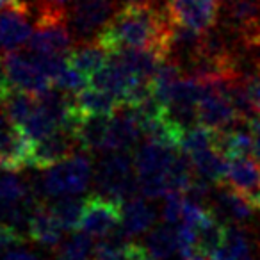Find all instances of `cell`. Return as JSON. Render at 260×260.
<instances>
[{
	"label": "cell",
	"mask_w": 260,
	"mask_h": 260,
	"mask_svg": "<svg viewBox=\"0 0 260 260\" xmlns=\"http://www.w3.org/2000/svg\"><path fill=\"white\" fill-rule=\"evenodd\" d=\"M214 148L228 160L253 155V134L248 121H239L226 130H217Z\"/></svg>",
	"instance_id": "e0dca14e"
},
{
	"label": "cell",
	"mask_w": 260,
	"mask_h": 260,
	"mask_svg": "<svg viewBox=\"0 0 260 260\" xmlns=\"http://www.w3.org/2000/svg\"><path fill=\"white\" fill-rule=\"evenodd\" d=\"M30 15L32 9L0 11V55L16 52L29 43L34 32Z\"/></svg>",
	"instance_id": "5bb4252c"
},
{
	"label": "cell",
	"mask_w": 260,
	"mask_h": 260,
	"mask_svg": "<svg viewBox=\"0 0 260 260\" xmlns=\"http://www.w3.org/2000/svg\"><path fill=\"white\" fill-rule=\"evenodd\" d=\"M94 251L91 235L86 232H75L70 239L62 241L55 248L57 260H89L91 253Z\"/></svg>",
	"instance_id": "484cf974"
},
{
	"label": "cell",
	"mask_w": 260,
	"mask_h": 260,
	"mask_svg": "<svg viewBox=\"0 0 260 260\" xmlns=\"http://www.w3.org/2000/svg\"><path fill=\"white\" fill-rule=\"evenodd\" d=\"M192 160V166L198 177L205 178L207 182L214 185H221L226 182V173H228V159L223 153L217 152L214 146L189 155Z\"/></svg>",
	"instance_id": "ffe728a7"
},
{
	"label": "cell",
	"mask_w": 260,
	"mask_h": 260,
	"mask_svg": "<svg viewBox=\"0 0 260 260\" xmlns=\"http://www.w3.org/2000/svg\"><path fill=\"white\" fill-rule=\"evenodd\" d=\"M4 9H32L30 0H0V11Z\"/></svg>",
	"instance_id": "d590c367"
},
{
	"label": "cell",
	"mask_w": 260,
	"mask_h": 260,
	"mask_svg": "<svg viewBox=\"0 0 260 260\" xmlns=\"http://www.w3.org/2000/svg\"><path fill=\"white\" fill-rule=\"evenodd\" d=\"M178 152L180 150L170 148L148 138L138 146L134 153L136 173H138L139 192L145 198H166L170 192V168Z\"/></svg>",
	"instance_id": "3957f363"
},
{
	"label": "cell",
	"mask_w": 260,
	"mask_h": 260,
	"mask_svg": "<svg viewBox=\"0 0 260 260\" xmlns=\"http://www.w3.org/2000/svg\"><path fill=\"white\" fill-rule=\"evenodd\" d=\"M4 260H40L34 253L30 251H25V249H11L4 255Z\"/></svg>",
	"instance_id": "8d00e7d4"
},
{
	"label": "cell",
	"mask_w": 260,
	"mask_h": 260,
	"mask_svg": "<svg viewBox=\"0 0 260 260\" xmlns=\"http://www.w3.org/2000/svg\"><path fill=\"white\" fill-rule=\"evenodd\" d=\"M27 232H29V239L36 242V244L55 249L62 242V232H64V228L55 219L50 207H47L41 202L38 205V209L34 210L32 217H30Z\"/></svg>",
	"instance_id": "2e32d148"
},
{
	"label": "cell",
	"mask_w": 260,
	"mask_h": 260,
	"mask_svg": "<svg viewBox=\"0 0 260 260\" xmlns=\"http://www.w3.org/2000/svg\"><path fill=\"white\" fill-rule=\"evenodd\" d=\"M109 59H111V52L96 40L75 43V47L68 54L70 64L86 73L87 77H93L96 72H100Z\"/></svg>",
	"instance_id": "d6986e66"
},
{
	"label": "cell",
	"mask_w": 260,
	"mask_h": 260,
	"mask_svg": "<svg viewBox=\"0 0 260 260\" xmlns=\"http://www.w3.org/2000/svg\"><path fill=\"white\" fill-rule=\"evenodd\" d=\"M123 217V203L100 192L84 198V214L80 230L91 237H105L119 228Z\"/></svg>",
	"instance_id": "9c48e42d"
},
{
	"label": "cell",
	"mask_w": 260,
	"mask_h": 260,
	"mask_svg": "<svg viewBox=\"0 0 260 260\" xmlns=\"http://www.w3.org/2000/svg\"><path fill=\"white\" fill-rule=\"evenodd\" d=\"M75 102L84 116H112L121 107V104L112 94L94 86H87L84 91L75 94Z\"/></svg>",
	"instance_id": "44dd1931"
},
{
	"label": "cell",
	"mask_w": 260,
	"mask_h": 260,
	"mask_svg": "<svg viewBox=\"0 0 260 260\" xmlns=\"http://www.w3.org/2000/svg\"><path fill=\"white\" fill-rule=\"evenodd\" d=\"M171 30L173 22L166 9L126 6L118 9L96 36V41L111 54L123 48H157L168 55Z\"/></svg>",
	"instance_id": "6da1fadb"
},
{
	"label": "cell",
	"mask_w": 260,
	"mask_h": 260,
	"mask_svg": "<svg viewBox=\"0 0 260 260\" xmlns=\"http://www.w3.org/2000/svg\"><path fill=\"white\" fill-rule=\"evenodd\" d=\"M224 230L226 224L217 219L216 214L210 210V214L196 226V249L207 258H214L224 241Z\"/></svg>",
	"instance_id": "603a6c76"
},
{
	"label": "cell",
	"mask_w": 260,
	"mask_h": 260,
	"mask_svg": "<svg viewBox=\"0 0 260 260\" xmlns=\"http://www.w3.org/2000/svg\"><path fill=\"white\" fill-rule=\"evenodd\" d=\"M25 241L27 237L18 228L0 219V255H6L11 249L20 248L22 244H25Z\"/></svg>",
	"instance_id": "f546056e"
},
{
	"label": "cell",
	"mask_w": 260,
	"mask_h": 260,
	"mask_svg": "<svg viewBox=\"0 0 260 260\" xmlns=\"http://www.w3.org/2000/svg\"><path fill=\"white\" fill-rule=\"evenodd\" d=\"M224 184L237 189L255 203L256 196L260 194V162H256L251 157L228 160V173Z\"/></svg>",
	"instance_id": "9a60e30c"
},
{
	"label": "cell",
	"mask_w": 260,
	"mask_h": 260,
	"mask_svg": "<svg viewBox=\"0 0 260 260\" xmlns=\"http://www.w3.org/2000/svg\"><path fill=\"white\" fill-rule=\"evenodd\" d=\"M141 80L146 79L136 77L119 61L118 55L111 54V59L107 61V64L91 77V86L98 87L102 91H107L109 94H112L123 105L126 102V98H128L130 91L134 89L136 84H139Z\"/></svg>",
	"instance_id": "4fadbf2b"
},
{
	"label": "cell",
	"mask_w": 260,
	"mask_h": 260,
	"mask_svg": "<svg viewBox=\"0 0 260 260\" xmlns=\"http://www.w3.org/2000/svg\"><path fill=\"white\" fill-rule=\"evenodd\" d=\"M150 260H153V258H150Z\"/></svg>",
	"instance_id": "ab89813d"
},
{
	"label": "cell",
	"mask_w": 260,
	"mask_h": 260,
	"mask_svg": "<svg viewBox=\"0 0 260 260\" xmlns=\"http://www.w3.org/2000/svg\"><path fill=\"white\" fill-rule=\"evenodd\" d=\"M157 212L148 202L136 196L123 203V217H121V232L126 237H134L143 232L150 230L155 224Z\"/></svg>",
	"instance_id": "ac0fdd59"
},
{
	"label": "cell",
	"mask_w": 260,
	"mask_h": 260,
	"mask_svg": "<svg viewBox=\"0 0 260 260\" xmlns=\"http://www.w3.org/2000/svg\"><path fill=\"white\" fill-rule=\"evenodd\" d=\"M248 126L253 134V159L260 162V116L249 119Z\"/></svg>",
	"instance_id": "836d02e7"
},
{
	"label": "cell",
	"mask_w": 260,
	"mask_h": 260,
	"mask_svg": "<svg viewBox=\"0 0 260 260\" xmlns=\"http://www.w3.org/2000/svg\"><path fill=\"white\" fill-rule=\"evenodd\" d=\"M209 260H210V258H209Z\"/></svg>",
	"instance_id": "b9f144b4"
},
{
	"label": "cell",
	"mask_w": 260,
	"mask_h": 260,
	"mask_svg": "<svg viewBox=\"0 0 260 260\" xmlns=\"http://www.w3.org/2000/svg\"><path fill=\"white\" fill-rule=\"evenodd\" d=\"M93 175V160L89 157V152L80 150L70 159L45 170L32 187V192L40 198L77 196L86 191Z\"/></svg>",
	"instance_id": "7a4b0ae2"
},
{
	"label": "cell",
	"mask_w": 260,
	"mask_h": 260,
	"mask_svg": "<svg viewBox=\"0 0 260 260\" xmlns=\"http://www.w3.org/2000/svg\"><path fill=\"white\" fill-rule=\"evenodd\" d=\"M150 258L152 256H150L146 246H139L136 242H126L121 255L118 256V260H150Z\"/></svg>",
	"instance_id": "d6a6232c"
},
{
	"label": "cell",
	"mask_w": 260,
	"mask_h": 260,
	"mask_svg": "<svg viewBox=\"0 0 260 260\" xmlns=\"http://www.w3.org/2000/svg\"><path fill=\"white\" fill-rule=\"evenodd\" d=\"M216 136H217V130H212L209 126H203L200 123H196V125L185 128L180 150L184 153H187V155H192V153L200 152V150L210 148V146L216 145Z\"/></svg>",
	"instance_id": "83f0119b"
},
{
	"label": "cell",
	"mask_w": 260,
	"mask_h": 260,
	"mask_svg": "<svg viewBox=\"0 0 260 260\" xmlns=\"http://www.w3.org/2000/svg\"><path fill=\"white\" fill-rule=\"evenodd\" d=\"M50 210L66 232L80 230L84 214V200L77 198V196H61L57 202L52 203Z\"/></svg>",
	"instance_id": "d4e9b609"
},
{
	"label": "cell",
	"mask_w": 260,
	"mask_h": 260,
	"mask_svg": "<svg viewBox=\"0 0 260 260\" xmlns=\"http://www.w3.org/2000/svg\"><path fill=\"white\" fill-rule=\"evenodd\" d=\"M166 11L175 25L207 34L219 22V0H166Z\"/></svg>",
	"instance_id": "ba28073f"
},
{
	"label": "cell",
	"mask_w": 260,
	"mask_h": 260,
	"mask_svg": "<svg viewBox=\"0 0 260 260\" xmlns=\"http://www.w3.org/2000/svg\"><path fill=\"white\" fill-rule=\"evenodd\" d=\"M216 187L217 189L210 198V210L216 214L217 219H221L224 224H244L253 219L258 209L248 196L228 184H221Z\"/></svg>",
	"instance_id": "7c38bea8"
},
{
	"label": "cell",
	"mask_w": 260,
	"mask_h": 260,
	"mask_svg": "<svg viewBox=\"0 0 260 260\" xmlns=\"http://www.w3.org/2000/svg\"><path fill=\"white\" fill-rule=\"evenodd\" d=\"M210 260H253V244L249 235L239 224H226L223 246Z\"/></svg>",
	"instance_id": "7402d4cb"
},
{
	"label": "cell",
	"mask_w": 260,
	"mask_h": 260,
	"mask_svg": "<svg viewBox=\"0 0 260 260\" xmlns=\"http://www.w3.org/2000/svg\"><path fill=\"white\" fill-rule=\"evenodd\" d=\"M75 40L68 25V8H50L38 4L34 32L27 43V52L38 55H68Z\"/></svg>",
	"instance_id": "5b68a950"
},
{
	"label": "cell",
	"mask_w": 260,
	"mask_h": 260,
	"mask_svg": "<svg viewBox=\"0 0 260 260\" xmlns=\"http://www.w3.org/2000/svg\"><path fill=\"white\" fill-rule=\"evenodd\" d=\"M246 86H248L256 116H260V70H253V72L246 73Z\"/></svg>",
	"instance_id": "1f68e13d"
},
{
	"label": "cell",
	"mask_w": 260,
	"mask_h": 260,
	"mask_svg": "<svg viewBox=\"0 0 260 260\" xmlns=\"http://www.w3.org/2000/svg\"><path fill=\"white\" fill-rule=\"evenodd\" d=\"M141 138H145V132H143L141 116L138 109L121 105L109 119V128L102 153L132 150L136 145H139Z\"/></svg>",
	"instance_id": "30bf717a"
},
{
	"label": "cell",
	"mask_w": 260,
	"mask_h": 260,
	"mask_svg": "<svg viewBox=\"0 0 260 260\" xmlns=\"http://www.w3.org/2000/svg\"><path fill=\"white\" fill-rule=\"evenodd\" d=\"M98 192L125 203L139 192L136 157L132 150L105 153L93 175Z\"/></svg>",
	"instance_id": "277c9868"
},
{
	"label": "cell",
	"mask_w": 260,
	"mask_h": 260,
	"mask_svg": "<svg viewBox=\"0 0 260 260\" xmlns=\"http://www.w3.org/2000/svg\"><path fill=\"white\" fill-rule=\"evenodd\" d=\"M0 66H2V73H4L6 80L15 89L40 96L41 93L52 87V80L41 72V68L34 61L30 52L22 54V52L16 50L2 55Z\"/></svg>",
	"instance_id": "52a82bcc"
},
{
	"label": "cell",
	"mask_w": 260,
	"mask_h": 260,
	"mask_svg": "<svg viewBox=\"0 0 260 260\" xmlns=\"http://www.w3.org/2000/svg\"><path fill=\"white\" fill-rule=\"evenodd\" d=\"M146 249L153 260H168L178 251V235L177 230L170 224H159L150 230L146 237Z\"/></svg>",
	"instance_id": "cb8c5ba5"
},
{
	"label": "cell",
	"mask_w": 260,
	"mask_h": 260,
	"mask_svg": "<svg viewBox=\"0 0 260 260\" xmlns=\"http://www.w3.org/2000/svg\"><path fill=\"white\" fill-rule=\"evenodd\" d=\"M77 152H80V143L75 132L68 128H59L57 132L34 145L29 166L38 171H45L55 164L62 162V160L70 159Z\"/></svg>",
	"instance_id": "8fae6325"
},
{
	"label": "cell",
	"mask_w": 260,
	"mask_h": 260,
	"mask_svg": "<svg viewBox=\"0 0 260 260\" xmlns=\"http://www.w3.org/2000/svg\"><path fill=\"white\" fill-rule=\"evenodd\" d=\"M73 2H77V0H40L38 4L50 6V8H68Z\"/></svg>",
	"instance_id": "74e56055"
},
{
	"label": "cell",
	"mask_w": 260,
	"mask_h": 260,
	"mask_svg": "<svg viewBox=\"0 0 260 260\" xmlns=\"http://www.w3.org/2000/svg\"><path fill=\"white\" fill-rule=\"evenodd\" d=\"M182 260H184V258H182Z\"/></svg>",
	"instance_id": "60d3db41"
},
{
	"label": "cell",
	"mask_w": 260,
	"mask_h": 260,
	"mask_svg": "<svg viewBox=\"0 0 260 260\" xmlns=\"http://www.w3.org/2000/svg\"><path fill=\"white\" fill-rule=\"evenodd\" d=\"M121 8L132 6V8H159L166 9V0H119Z\"/></svg>",
	"instance_id": "e575fe53"
},
{
	"label": "cell",
	"mask_w": 260,
	"mask_h": 260,
	"mask_svg": "<svg viewBox=\"0 0 260 260\" xmlns=\"http://www.w3.org/2000/svg\"><path fill=\"white\" fill-rule=\"evenodd\" d=\"M52 86L64 91V93L79 94L80 91H84L87 86H91V77H87L86 73H82L80 70L73 68L68 62V66L54 79Z\"/></svg>",
	"instance_id": "f1b7e54d"
},
{
	"label": "cell",
	"mask_w": 260,
	"mask_h": 260,
	"mask_svg": "<svg viewBox=\"0 0 260 260\" xmlns=\"http://www.w3.org/2000/svg\"><path fill=\"white\" fill-rule=\"evenodd\" d=\"M32 192L29 185L13 171L0 173V210L25 200Z\"/></svg>",
	"instance_id": "4316f807"
},
{
	"label": "cell",
	"mask_w": 260,
	"mask_h": 260,
	"mask_svg": "<svg viewBox=\"0 0 260 260\" xmlns=\"http://www.w3.org/2000/svg\"><path fill=\"white\" fill-rule=\"evenodd\" d=\"M255 205H256V209H258V210H260V194H258V196H256V200H255Z\"/></svg>",
	"instance_id": "f35d334b"
},
{
	"label": "cell",
	"mask_w": 260,
	"mask_h": 260,
	"mask_svg": "<svg viewBox=\"0 0 260 260\" xmlns=\"http://www.w3.org/2000/svg\"><path fill=\"white\" fill-rule=\"evenodd\" d=\"M184 192L171 191L166 194V202L162 207V219L168 224H177L182 219V210H184Z\"/></svg>",
	"instance_id": "4dcf8cb0"
},
{
	"label": "cell",
	"mask_w": 260,
	"mask_h": 260,
	"mask_svg": "<svg viewBox=\"0 0 260 260\" xmlns=\"http://www.w3.org/2000/svg\"><path fill=\"white\" fill-rule=\"evenodd\" d=\"M119 0H77L68 6V25L75 43L96 40L118 13Z\"/></svg>",
	"instance_id": "8992f818"
}]
</instances>
